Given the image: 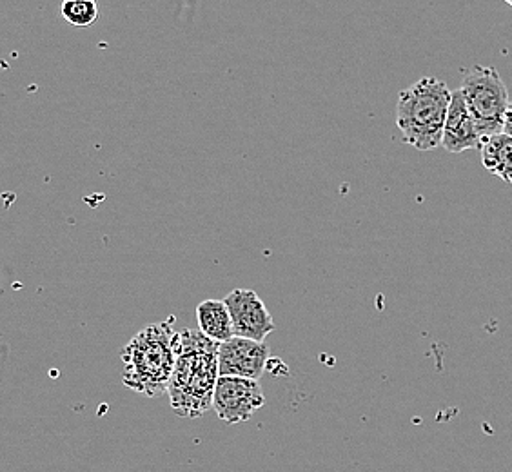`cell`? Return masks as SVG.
Returning a JSON list of instances; mask_svg holds the SVG:
<instances>
[{
	"mask_svg": "<svg viewBox=\"0 0 512 472\" xmlns=\"http://www.w3.org/2000/svg\"><path fill=\"white\" fill-rule=\"evenodd\" d=\"M269 347L264 342L233 336L218 347V373L220 376H238L258 380L266 373Z\"/></svg>",
	"mask_w": 512,
	"mask_h": 472,
	"instance_id": "7",
	"label": "cell"
},
{
	"mask_svg": "<svg viewBox=\"0 0 512 472\" xmlns=\"http://www.w3.org/2000/svg\"><path fill=\"white\" fill-rule=\"evenodd\" d=\"M218 347L202 331H180L177 364L168 389L171 407L180 418H200L213 407L220 378Z\"/></svg>",
	"mask_w": 512,
	"mask_h": 472,
	"instance_id": "1",
	"label": "cell"
},
{
	"mask_svg": "<svg viewBox=\"0 0 512 472\" xmlns=\"http://www.w3.org/2000/svg\"><path fill=\"white\" fill-rule=\"evenodd\" d=\"M266 405V396L258 380L220 376L213 398V409L220 420L227 423H242L253 418V414Z\"/></svg>",
	"mask_w": 512,
	"mask_h": 472,
	"instance_id": "5",
	"label": "cell"
},
{
	"mask_svg": "<svg viewBox=\"0 0 512 472\" xmlns=\"http://www.w3.org/2000/svg\"><path fill=\"white\" fill-rule=\"evenodd\" d=\"M198 331H202L207 338L215 340L218 344L227 342L235 336L233 318L229 313L226 300L209 298L200 302L197 307Z\"/></svg>",
	"mask_w": 512,
	"mask_h": 472,
	"instance_id": "9",
	"label": "cell"
},
{
	"mask_svg": "<svg viewBox=\"0 0 512 472\" xmlns=\"http://www.w3.org/2000/svg\"><path fill=\"white\" fill-rule=\"evenodd\" d=\"M233 318L235 336L264 342L275 331V320L253 289H235L224 298Z\"/></svg>",
	"mask_w": 512,
	"mask_h": 472,
	"instance_id": "6",
	"label": "cell"
},
{
	"mask_svg": "<svg viewBox=\"0 0 512 472\" xmlns=\"http://www.w3.org/2000/svg\"><path fill=\"white\" fill-rule=\"evenodd\" d=\"M505 2H507V4H509V6L512 8V0H505Z\"/></svg>",
	"mask_w": 512,
	"mask_h": 472,
	"instance_id": "14",
	"label": "cell"
},
{
	"mask_svg": "<svg viewBox=\"0 0 512 472\" xmlns=\"http://www.w3.org/2000/svg\"><path fill=\"white\" fill-rule=\"evenodd\" d=\"M178 335L173 318L138 331L122 351L124 385L146 396L168 393L177 364Z\"/></svg>",
	"mask_w": 512,
	"mask_h": 472,
	"instance_id": "2",
	"label": "cell"
},
{
	"mask_svg": "<svg viewBox=\"0 0 512 472\" xmlns=\"http://www.w3.org/2000/svg\"><path fill=\"white\" fill-rule=\"evenodd\" d=\"M60 13L66 22H69L71 26H77V28H89L99 19L97 2H88V0L64 2Z\"/></svg>",
	"mask_w": 512,
	"mask_h": 472,
	"instance_id": "11",
	"label": "cell"
},
{
	"mask_svg": "<svg viewBox=\"0 0 512 472\" xmlns=\"http://www.w3.org/2000/svg\"><path fill=\"white\" fill-rule=\"evenodd\" d=\"M478 151L482 157L483 168L512 186V137L498 133L493 137L483 138Z\"/></svg>",
	"mask_w": 512,
	"mask_h": 472,
	"instance_id": "10",
	"label": "cell"
},
{
	"mask_svg": "<svg viewBox=\"0 0 512 472\" xmlns=\"http://www.w3.org/2000/svg\"><path fill=\"white\" fill-rule=\"evenodd\" d=\"M503 133L512 137V102L509 104L507 109V115H505V124H503Z\"/></svg>",
	"mask_w": 512,
	"mask_h": 472,
	"instance_id": "12",
	"label": "cell"
},
{
	"mask_svg": "<svg viewBox=\"0 0 512 472\" xmlns=\"http://www.w3.org/2000/svg\"><path fill=\"white\" fill-rule=\"evenodd\" d=\"M451 99L453 91L436 77H424L400 91L396 126L402 131L405 144L424 153L440 148Z\"/></svg>",
	"mask_w": 512,
	"mask_h": 472,
	"instance_id": "3",
	"label": "cell"
},
{
	"mask_svg": "<svg viewBox=\"0 0 512 472\" xmlns=\"http://www.w3.org/2000/svg\"><path fill=\"white\" fill-rule=\"evenodd\" d=\"M463 100L473 115L476 128L483 138L503 133L505 115L509 109V89L498 69L491 66H474L463 77Z\"/></svg>",
	"mask_w": 512,
	"mask_h": 472,
	"instance_id": "4",
	"label": "cell"
},
{
	"mask_svg": "<svg viewBox=\"0 0 512 472\" xmlns=\"http://www.w3.org/2000/svg\"><path fill=\"white\" fill-rule=\"evenodd\" d=\"M64 2H71V0H64ZM88 2H97V0H88Z\"/></svg>",
	"mask_w": 512,
	"mask_h": 472,
	"instance_id": "13",
	"label": "cell"
},
{
	"mask_svg": "<svg viewBox=\"0 0 512 472\" xmlns=\"http://www.w3.org/2000/svg\"><path fill=\"white\" fill-rule=\"evenodd\" d=\"M482 146V135L476 128L471 111L463 100L462 91H453V99L445 120L444 142L442 148L449 153H463L469 149H480Z\"/></svg>",
	"mask_w": 512,
	"mask_h": 472,
	"instance_id": "8",
	"label": "cell"
}]
</instances>
